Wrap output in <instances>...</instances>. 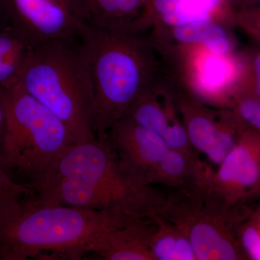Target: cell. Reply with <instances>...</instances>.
I'll return each instance as SVG.
<instances>
[{"label": "cell", "mask_w": 260, "mask_h": 260, "mask_svg": "<svg viewBox=\"0 0 260 260\" xmlns=\"http://www.w3.org/2000/svg\"><path fill=\"white\" fill-rule=\"evenodd\" d=\"M37 192L47 203L150 219L160 215L167 197L121 167L107 136L72 145Z\"/></svg>", "instance_id": "6da1fadb"}, {"label": "cell", "mask_w": 260, "mask_h": 260, "mask_svg": "<svg viewBox=\"0 0 260 260\" xmlns=\"http://www.w3.org/2000/svg\"><path fill=\"white\" fill-rule=\"evenodd\" d=\"M124 215L29 198L0 220V259H81L94 238Z\"/></svg>", "instance_id": "7a4b0ae2"}, {"label": "cell", "mask_w": 260, "mask_h": 260, "mask_svg": "<svg viewBox=\"0 0 260 260\" xmlns=\"http://www.w3.org/2000/svg\"><path fill=\"white\" fill-rule=\"evenodd\" d=\"M18 81L64 122L75 143L96 139L93 83L79 47L54 41L32 47Z\"/></svg>", "instance_id": "3957f363"}, {"label": "cell", "mask_w": 260, "mask_h": 260, "mask_svg": "<svg viewBox=\"0 0 260 260\" xmlns=\"http://www.w3.org/2000/svg\"><path fill=\"white\" fill-rule=\"evenodd\" d=\"M6 124L0 141V167L28 178L37 191L75 143L64 122L18 80L3 86Z\"/></svg>", "instance_id": "277c9868"}, {"label": "cell", "mask_w": 260, "mask_h": 260, "mask_svg": "<svg viewBox=\"0 0 260 260\" xmlns=\"http://www.w3.org/2000/svg\"><path fill=\"white\" fill-rule=\"evenodd\" d=\"M124 28L91 23L80 39L78 47L93 83L99 139L107 137L143 94L146 70L143 51Z\"/></svg>", "instance_id": "5b68a950"}, {"label": "cell", "mask_w": 260, "mask_h": 260, "mask_svg": "<svg viewBox=\"0 0 260 260\" xmlns=\"http://www.w3.org/2000/svg\"><path fill=\"white\" fill-rule=\"evenodd\" d=\"M244 215L199 186L172 189L160 216L189 238L198 260L248 259L237 236Z\"/></svg>", "instance_id": "8992f818"}, {"label": "cell", "mask_w": 260, "mask_h": 260, "mask_svg": "<svg viewBox=\"0 0 260 260\" xmlns=\"http://www.w3.org/2000/svg\"><path fill=\"white\" fill-rule=\"evenodd\" d=\"M0 17L32 47L73 42L92 23L85 0H0Z\"/></svg>", "instance_id": "52a82bcc"}, {"label": "cell", "mask_w": 260, "mask_h": 260, "mask_svg": "<svg viewBox=\"0 0 260 260\" xmlns=\"http://www.w3.org/2000/svg\"><path fill=\"white\" fill-rule=\"evenodd\" d=\"M260 134L247 128L217 171L210 173L201 186L228 208L240 210L250 200L258 177Z\"/></svg>", "instance_id": "ba28073f"}, {"label": "cell", "mask_w": 260, "mask_h": 260, "mask_svg": "<svg viewBox=\"0 0 260 260\" xmlns=\"http://www.w3.org/2000/svg\"><path fill=\"white\" fill-rule=\"evenodd\" d=\"M107 136L121 167L142 184L152 185L153 173L169 149L161 137L129 116L116 122Z\"/></svg>", "instance_id": "9c48e42d"}, {"label": "cell", "mask_w": 260, "mask_h": 260, "mask_svg": "<svg viewBox=\"0 0 260 260\" xmlns=\"http://www.w3.org/2000/svg\"><path fill=\"white\" fill-rule=\"evenodd\" d=\"M155 227L153 219L123 215L94 238L88 252L106 260H153L150 242Z\"/></svg>", "instance_id": "30bf717a"}, {"label": "cell", "mask_w": 260, "mask_h": 260, "mask_svg": "<svg viewBox=\"0 0 260 260\" xmlns=\"http://www.w3.org/2000/svg\"><path fill=\"white\" fill-rule=\"evenodd\" d=\"M247 128L234 114L218 124L207 114L194 113L188 116L186 130L194 150L218 166Z\"/></svg>", "instance_id": "8fae6325"}, {"label": "cell", "mask_w": 260, "mask_h": 260, "mask_svg": "<svg viewBox=\"0 0 260 260\" xmlns=\"http://www.w3.org/2000/svg\"><path fill=\"white\" fill-rule=\"evenodd\" d=\"M212 172L197 155L169 149L153 173L151 184L181 189L203 184Z\"/></svg>", "instance_id": "7c38bea8"}, {"label": "cell", "mask_w": 260, "mask_h": 260, "mask_svg": "<svg viewBox=\"0 0 260 260\" xmlns=\"http://www.w3.org/2000/svg\"><path fill=\"white\" fill-rule=\"evenodd\" d=\"M150 252L153 260H198L189 238L177 225L158 215Z\"/></svg>", "instance_id": "4fadbf2b"}, {"label": "cell", "mask_w": 260, "mask_h": 260, "mask_svg": "<svg viewBox=\"0 0 260 260\" xmlns=\"http://www.w3.org/2000/svg\"><path fill=\"white\" fill-rule=\"evenodd\" d=\"M92 23L100 26L124 28L123 23L145 5V0H85Z\"/></svg>", "instance_id": "5bb4252c"}, {"label": "cell", "mask_w": 260, "mask_h": 260, "mask_svg": "<svg viewBox=\"0 0 260 260\" xmlns=\"http://www.w3.org/2000/svg\"><path fill=\"white\" fill-rule=\"evenodd\" d=\"M145 5H148L149 10L162 16L166 23L176 28L210 21V15L195 11L189 0H146Z\"/></svg>", "instance_id": "9a60e30c"}, {"label": "cell", "mask_w": 260, "mask_h": 260, "mask_svg": "<svg viewBox=\"0 0 260 260\" xmlns=\"http://www.w3.org/2000/svg\"><path fill=\"white\" fill-rule=\"evenodd\" d=\"M126 116L160 137L169 126L177 123L175 121H171L170 116L144 94L133 103Z\"/></svg>", "instance_id": "2e32d148"}, {"label": "cell", "mask_w": 260, "mask_h": 260, "mask_svg": "<svg viewBox=\"0 0 260 260\" xmlns=\"http://www.w3.org/2000/svg\"><path fill=\"white\" fill-rule=\"evenodd\" d=\"M220 55L210 56L203 62L201 69V80L208 90H218L231 83L239 75V67L232 61L225 60Z\"/></svg>", "instance_id": "e0dca14e"}, {"label": "cell", "mask_w": 260, "mask_h": 260, "mask_svg": "<svg viewBox=\"0 0 260 260\" xmlns=\"http://www.w3.org/2000/svg\"><path fill=\"white\" fill-rule=\"evenodd\" d=\"M237 236L247 259L260 260V202L239 224Z\"/></svg>", "instance_id": "ac0fdd59"}, {"label": "cell", "mask_w": 260, "mask_h": 260, "mask_svg": "<svg viewBox=\"0 0 260 260\" xmlns=\"http://www.w3.org/2000/svg\"><path fill=\"white\" fill-rule=\"evenodd\" d=\"M32 193L30 186L16 182L0 167V220L20 207L23 197L30 196Z\"/></svg>", "instance_id": "d6986e66"}, {"label": "cell", "mask_w": 260, "mask_h": 260, "mask_svg": "<svg viewBox=\"0 0 260 260\" xmlns=\"http://www.w3.org/2000/svg\"><path fill=\"white\" fill-rule=\"evenodd\" d=\"M174 35L184 43H203L205 44L218 38L226 37L225 30L219 25L209 22L188 24L177 27Z\"/></svg>", "instance_id": "ffe728a7"}, {"label": "cell", "mask_w": 260, "mask_h": 260, "mask_svg": "<svg viewBox=\"0 0 260 260\" xmlns=\"http://www.w3.org/2000/svg\"><path fill=\"white\" fill-rule=\"evenodd\" d=\"M234 114L249 129L260 134V100L243 92L234 102Z\"/></svg>", "instance_id": "44dd1931"}, {"label": "cell", "mask_w": 260, "mask_h": 260, "mask_svg": "<svg viewBox=\"0 0 260 260\" xmlns=\"http://www.w3.org/2000/svg\"><path fill=\"white\" fill-rule=\"evenodd\" d=\"M247 81L244 92L260 100V53L253 58Z\"/></svg>", "instance_id": "7402d4cb"}, {"label": "cell", "mask_w": 260, "mask_h": 260, "mask_svg": "<svg viewBox=\"0 0 260 260\" xmlns=\"http://www.w3.org/2000/svg\"><path fill=\"white\" fill-rule=\"evenodd\" d=\"M240 20L248 32L260 39V8L244 12Z\"/></svg>", "instance_id": "603a6c76"}, {"label": "cell", "mask_w": 260, "mask_h": 260, "mask_svg": "<svg viewBox=\"0 0 260 260\" xmlns=\"http://www.w3.org/2000/svg\"><path fill=\"white\" fill-rule=\"evenodd\" d=\"M5 124H6V107H5L4 89L3 87H0V141L4 133Z\"/></svg>", "instance_id": "cb8c5ba5"}, {"label": "cell", "mask_w": 260, "mask_h": 260, "mask_svg": "<svg viewBox=\"0 0 260 260\" xmlns=\"http://www.w3.org/2000/svg\"><path fill=\"white\" fill-rule=\"evenodd\" d=\"M256 198H260V158L259 165V177H258L257 182H256L254 189H253L252 191H251L250 200Z\"/></svg>", "instance_id": "d4e9b609"}, {"label": "cell", "mask_w": 260, "mask_h": 260, "mask_svg": "<svg viewBox=\"0 0 260 260\" xmlns=\"http://www.w3.org/2000/svg\"><path fill=\"white\" fill-rule=\"evenodd\" d=\"M0 18H1V17H0ZM3 28H4V27L2 26L1 21H0V30H1Z\"/></svg>", "instance_id": "484cf974"}]
</instances>
